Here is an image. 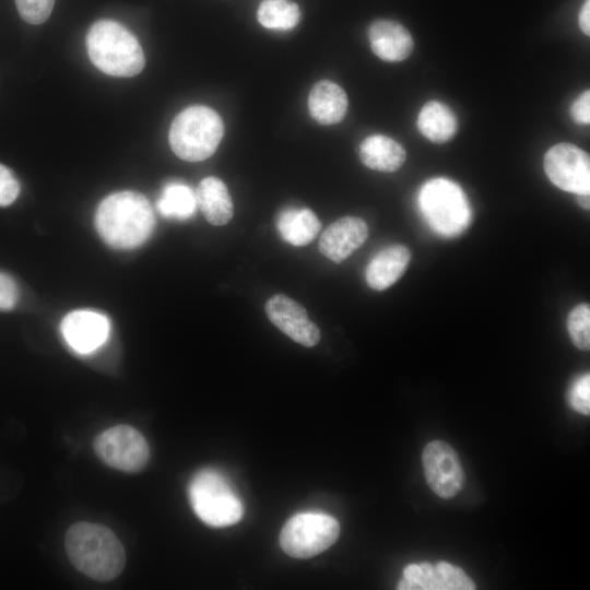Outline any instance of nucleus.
<instances>
[{"label":"nucleus","instance_id":"0eeeda50","mask_svg":"<svg viewBox=\"0 0 590 590\" xmlns=\"http://www.w3.org/2000/svg\"><path fill=\"white\" fill-rule=\"evenodd\" d=\"M340 535L337 519L323 512H299L290 518L280 533V545L294 558H309L329 548Z\"/></svg>","mask_w":590,"mask_h":590},{"label":"nucleus","instance_id":"7c9ffc66","mask_svg":"<svg viewBox=\"0 0 590 590\" xmlns=\"http://www.w3.org/2000/svg\"><path fill=\"white\" fill-rule=\"evenodd\" d=\"M577 196H578L579 205L585 210H589V203H590L589 194H577Z\"/></svg>","mask_w":590,"mask_h":590},{"label":"nucleus","instance_id":"423d86ee","mask_svg":"<svg viewBox=\"0 0 590 590\" xmlns=\"http://www.w3.org/2000/svg\"><path fill=\"white\" fill-rule=\"evenodd\" d=\"M194 514L205 524L222 528L240 521L244 505L228 480L214 469L197 472L188 486Z\"/></svg>","mask_w":590,"mask_h":590},{"label":"nucleus","instance_id":"2eb2a0df","mask_svg":"<svg viewBox=\"0 0 590 590\" xmlns=\"http://www.w3.org/2000/svg\"><path fill=\"white\" fill-rule=\"evenodd\" d=\"M367 35L373 52L384 61H402L413 50L412 35L396 21L376 20L369 25Z\"/></svg>","mask_w":590,"mask_h":590},{"label":"nucleus","instance_id":"b1692460","mask_svg":"<svg viewBox=\"0 0 590 590\" xmlns=\"http://www.w3.org/2000/svg\"><path fill=\"white\" fill-rule=\"evenodd\" d=\"M567 329L574 345L582 351L590 347V307L580 304L574 307L567 318Z\"/></svg>","mask_w":590,"mask_h":590},{"label":"nucleus","instance_id":"dca6fc26","mask_svg":"<svg viewBox=\"0 0 590 590\" xmlns=\"http://www.w3.org/2000/svg\"><path fill=\"white\" fill-rule=\"evenodd\" d=\"M410 260L411 252L403 245H392L379 250L366 267L367 284L376 291L387 290L403 275Z\"/></svg>","mask_w":590,"mask_h":590},{"label":"nucleus","instance_id":"aec40b11","mask_svg":"<svg viewBox=\"0 0 590 590\" xmlns=\"http://www.w3.org/2000/svg\"><path fill=\"white\" fill-rule=\"evenodd\" d=\"M321 223L317 215L307 208L283 210L276 220V228L286 243L293 246H306L318 235Z\"/></svg>","mask_w":590,"mask_h":590},{"label":"nucleus","instance_id":"9b49d317","mask_svg":"<svg viewBox=\"0 0 590 590\" xmlns=\"http://www.w3.org/2000/svg\"><path fill=\"white\" fill-rule=\"evenodd\" d=\"M399 590H473L472 579L448 562L410 564L403 569Z\"/></svg>","mask_w":590,"mask_h":590},{"label":"nucleus","instance_id":"ddd939ff","mask_svg":"<svg viewBox=\"0 0 590 590\" xmlns=\"http://www.w3.org/2000/svg\"><path fill=\"white\" fill-rule=\"evenodd\" d=\"M61 333L67 344L81 355L98 350L108 339L109 320L93 310L69 312L61 321Z\"/></svg>","mask_w":590,"mask_h":590},{"label":"nucleus","instance_id":"412c9836","mask_svg":"<svg viewBox=\"0 0 590 590\" xmlns=\"http://www.w3.org/2000/svg\"><path fill=\"white\" fill-rule=\"evenodd\" d=\"M416 123L418 131L434 143L449 141L458 130L456 114L439 101L427 102L420 110Z\"/></svg>","mask_w":590,"mask_h":590},{"label":"nucleus","instance_id":"f03ea898","mask_svg":"<svg viewBox=\"0 0 590 590\" xmlns=\"http://www.w3.org/2000/svg\"><path fill=\"white\" fill-rule=\"evenodd\" d=\"M64 546L74 568L97 581L113 580L125 568L123 545L116 534L103 524H72L66 533Z\"/></svg>","mask_w":590,"mask_h":590},{"label":"nucleus","instance_id":"a878e982","mask_svg":"<svg viewBox=\"0 0 590 590\" xmlns=\"http://www.w3.org/2000/svg\"><path fill=\"white\" fill-rule=\"evenodd\" d=\"M570 406L578 413L589 415L590 413V376L583 374L571 385L568 393Z\"/></svg>","mask_w":590,"mask_h":590},{"label":"nucleus","instance_id":"39448f33","mask_svg":"<svg viewBox=\"0 0 590 590\" xmlns=\"http://www.w3.org/2000/svg\"><path fill=\"white\" fill-rule=\"evenodd\" d=\"M417 202L426 223L444 237L460 235L472 221V209L465 193L447 178H433L423 184Z\"/></svg>","mask_w":590,"mask_h":590},{"label":"nucleus","instance_id":"393cba45","mask_svg":"<svg viewBox=\"0 0 590 590\" xmlns=\"http://www.w3.org/2000/svg\"><path fill=\"white\" fill-rule=\"evenodd\" d=\"M20 16L30 24H42L51 14L55 0H15Z\"/></svg>","mask_w":590,"mask_h":590},{"label":"nucleus","instance_id":"4468645a","mask_svg":"<svg viewBox=\"0 0 590 590\" xmlns=\"http://www.w3.org/2000/svg\"><path fill=\"white\" fill-rule=\"evenodd\" d=\"M368 237L366 222L356 216H344L330 224L321 234L320 252L341 263L358 249Z\"/></svg>","mask_w":590,"mask_h":590},{"label":"nucleus","instance_id":"5701e85b","mask_svg":"<svg viewBox=\"0 0 590 590\" xmlns=\"http://www.w3.org/2000/svg\"><path fill=\"white\" fill-rule=\"evenodd\" d=\"M257 17L266 28L288 31L298 24L300 11L292 0H262L258 8Z\"/></svg>","mask_w":590,"mask_h":590},{"label":"nucleus","instance_id":"cd10ccee","mask_svg":"<svg viewBox=\"0 0 590 590\" xmlns=\"http://www.w3.org/2000/svg\"><path fill=\"white\" fill-rule=\"evenodd\" d=\"M19 298L17 285L9 275L0 272V310L12 309Z\"/></svg>","mask_w":590,"mask_h":590},{"label":"nucleus","instance_id":"20e7f679","mask_svg":"<svg viewBox=\"0 0 590 590\" xmlns=\"http://www.w3.org/2000/svg\"><path fill=\"white\" fill-rule=\"evenodd\" d=\"M223 133L224 125L215 110L204 105H193L175 117L168 139L179 158L200 162L216 151Z\"/></svg>","mask_w":590,"mask_h":590},{"label":"nucleus","instance_id":"f8f14e48","mask_svg":"<svg viewBox=\"0 0 590 590\" xmlns=\"http://www.w3.org/2000/svg\"><path fill=\"white\" fill-rule=\"evenodd\" d=\"M269 320L293 341L306 346H315L320 340V330L307 315L306 309L291 297L276 294L266 304Z\"/></svg>","mask_w":590,"mask_h":590},{"label":"nucleus","instance_id":"f3484780","mask_svg":"<svg viewBox=\"0 0 590 590\" xmlns=\"http://www.w3.org/2000/svg\"><path fill=\"white\" fill-rule=\"evenodd\" d=\"M347 96L344 90L329 80L317 82L308 96L309 114L321 125L340 122L347 111Z\"/></svg>","mask_w":590,"mask_h":590},{"label":"nucleus","instance_id":"7ed1b4c3","mask_svg":"<svg viewBox=\"0 0 590 590\" xmlns=\"http://www.w3.org/2000/svg\"><path fill=\"white\" fill-rule=\"evenodd\" d=\"M86 48L94 66L108 75L133 76L140 73L145 64L137 37L113 20H99L90 27Z\"/></svg>","mask_w":590,"mask_h":590},{"label":"nucleus","instance_id":"c85d7f7f","mask_svg":"<svg viewBox=\"0 0 590 590\" xmlns=\"http://www.w3.org/2000/svg\"><path fill=\"white\" fill-rule=\"evenodd\" d=\"M570 116L573 120L579 125H588L590 122V92L583 91L571 104Z\"/></svg>","mask_w":590,"mask_h":590},{"label":"nucleus","instance_id":"6ab92c4d","mask_svg":"<svg viewBox=\"0 0 590 590\" xmlns=\"http://www.w3.org/2000/svg\"><path fill=\"white\" fill-rule=\"evenodd\" d=\"M196 192L197 205L205 220L216 226L227 224L233 217V201L226 185L217 177H205Z\"/></svg>","mask_w":590,"mask_h":590},{"label":"nucleus","instance_id":"c756f323","mask_svg":"<svg viewBox=\"0 0 590 590\" xmlns=\"http://www.w3.org/2000/svg\"><path fill=\"white\" fill-rule=\"evenodd\" d=\"M579 26L583 34H590V0H586L579 12Z\"/></svg>","mask_w":590,"mask_h":590},{"label":"nucleus","instance_id":"6e6552de","mask_svg":"<svg viewBox=\"0 0 590 590\" xmlns=\"http://www.w3.org/2000/svg\"><path fill=\"white\" fill-rule=\"evenodd\" d=\"M94 450L105 464L123 472L142 470L150 457L144 436L129 425H116L101 433L94 440Z\"/></svg>","mask_w":590,"mask_h":590},{"label":"nucleus","instance_id":"1a4fd4ad","mask_svg":"<svg viewBox=\"0 0 590 590\" xmlns=\"http://www.w3.org/2000/svg\"><path fill=\"white\" fill-rule=\"evenodd\" d=\"M546 176L557 188L575 194L590 193V158L571 143H557L544 155Z\"/></svg>","mask_w":590,"mask_h":590},{"label":"nucleus","instance_id":"a211bd4d","mask_svg":"<svg viewBox=\"0 0 590 590\" xmlns=\"http://www.w3.org/2000/svg\"><path fill=\"white\" fill-rule=\"evenodd\" d=\"M358 155L366 167L384 173L398 170L406 158L404 148L384 134L365 138L359 145Z\"/></svg>","mask_w":590,"mask_h":590},{"label":"nucleus","instance_id":"f257e3e1","mask_svg":"<svg viewBox=\"0 0 590 590\" xmlns=\"http://www.w3.org/2000/svg\"><path fill=\"white\" fill-rule=\"evenodd\" d=\"M95 226L102 239L116 249H132L152 234L155 216L149 200L135 191L107 196L95 213Z\"/></svg>","mask_w":590,"mask_h":590},{"label":"nucleus","instance_id":"9d476101","mask_svg":"<svg viewBox=\"0 0 590 590\" xmlns=\"http://www.w3.org/2000/svg\"><path fill=\"white\" fill-rule=\"evenodd\" d=\"M427 484L441 498L456 496L464 484V472L455 449L445 441L428 442L422 455Z\"/></svg>","mask_w":590,"mask_h":590},{"label":"nucleus","instance_id":"4be33fe9","mask_svg":"<svg viewBox=\"0 0 590 590\" xmlns=\"http://www.w3.org/2000/svg\"><path fill=\"white\" fill-rule=\"evenodd\" d=\"M158 212L168 219L186 220L197 208L196 192L186 184L168 182L156 202Z\"/></svg>","mask_w":590,"mask_h":590},{"label":"nucleus","instance_id":"bb28decb","mask_svg":"<svg viewBox=\"0 0 590 590\" xmlns=\"http://www.w3.org/2000/svg\"><path fill=\"white\" fill-rule=\"evenodd\" d=\"M20 185L13 173L0 164V206H8L15 201Z\"/></svg>","mask_w":590,"mask_h":590}]
</instances>
